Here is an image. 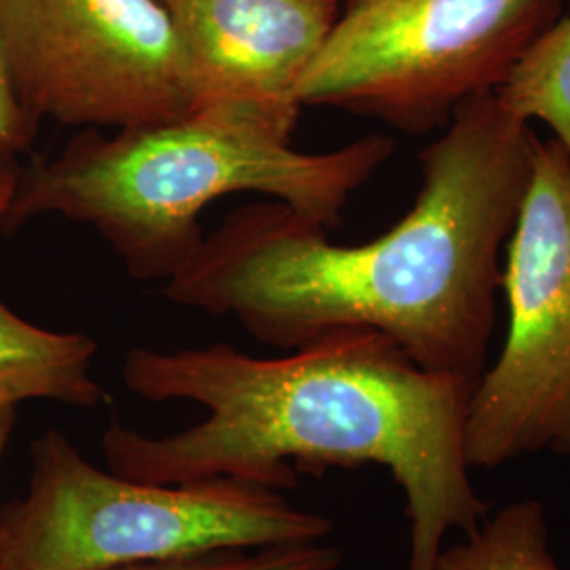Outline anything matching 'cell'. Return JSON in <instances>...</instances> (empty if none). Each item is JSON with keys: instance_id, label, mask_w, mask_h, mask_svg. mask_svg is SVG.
<instances>
[{"instance_id": "1", "label": "cell", "mask_w": 570, "mask_h": 570, "mask_svg": "<svg viewBox=\"0 0 570 570\" xmlns=\"http://www.w3.org/2000/svg\"><path fill=\"white\" fill-rule=\"evenodd\" d=\"M534 142L497 94L478 96L421 153L416 199L385 235L332 244L289 205L247 204L205 235L164 296L284 351L376 330L419 366L478 383Z\"/></svg>"}, {"instance_id": "2", "label": "cell", "mask_w": 570, "mask_h": 570, "mask_svg": "<svg viewBox=\"0 0 570 570\" xmlns=\"http://www.w3.org/2000/svg\"><path fill=\"white\" fill-rule=\"evenodd\" d=\"M121 379L146 402L205 410L204 421L167 435L112 423L104 459L122 478H230L284 492L301 473L374 463L406 492L407 570H435L446 534H473L487 513L465 452L478 383L419 366L376 330L330 332L282 357H254L225 343L134 346Z\"/></svg>"}, {"instance_id": "3", "label": "cell", "mask_w": 570, "mask_h": 570, "mask_svg": "<svg viewBox=\"0 0 570 570\" xmlns=\"http://www.w3.org/2000/svg\"><path fill=\"white\" fill-rule=\"evenodd\" d=\"M393 150V138L366 136L301 153L265 115L233 104L110 136L79 129L56 157L18 171L0 228L42 216L91 226L134 279L165 284L204 242L207 205L256 193L332 228Z\"/></svg>"}, {"instance_id": "4", "label": "cell", "mask_w": 570, "mask_h": 570, "mask_svg": "<svg viewBox=\"0 0 570 570\" xmlns=\"http://www.w3.org/2000/svg\"><path fill=\"white\" fill-rule=\"evenodd\" d=\"M28 492L0 510L2 570H108L237 548L317 543L332 520L230 478L153 484L91 465L49 429Z\"/></svg>"}, {"instance_id": "5", "label": "cell", "mask_w": 570, "mask_h": 570, "mask_svg": "<svg viewBox=\"0 0 570 570\" xmlns=\"http://www.w3.org/2000/svg\"><path fill=\"white\" fill-rule=\"evenodd\" d=\"M567 0H343L298 100L406 134L494 94Z\"/></svg>"}, {"instance_id": "6", "label": "cell", "mask_w": 570, "mask_h": 570, "mask_svg": "<svg viewBox=\"0 0 570 570\" xmlns=\"http://www.w3.org/2000/svg\"><path fill=\"white\" fill-rule=\"evenodd\" d=\"M501 289L510 330L471 395L469 468L539 452L570 459V157L558 140L534 142Z\"/></svg>"}, {"instance_id": "7", "label": "cell", "mask_w": 570, "mask_h": 570, "mask_svg": "<svg viewBox=\"0 0 570 570\" xmlns=\"http://www.w3.org/2000/svg\"><path fill=\"white\" fill-rule=\"evenodd\" d=\"M0 37L39 121L117 131L193 112L164 0H0Z\"/></svg>"}, {"instance_id": "8", "label": "cell", "mask_w": 570, "mask_h": 570, "mask_svg": "<svg viewBox=\"0 0 570 570\" xmlns=\"http://www.w3.org/2000/svg\"><path fill=\"white\" fill-rule=\"evenodd\" d=\"M183 47L193 110L233 104L287 138L298 87L341 13V0H164Z\"/></svg>"}, {"instance_id": "9", "label": "cell", "mask_w": 570, "mask_h": 570, "mask_svg": "<svg viewBox=\"0 0 570 570\" xmlns=\"http://www.w3.org/2000/svg\"><path fill=\"white\" fill-rule=\"evenodd\" d=\"M96 357L98 343L89 334L35 326L0 301V412L23 402L102 406Z\"/></svg>"}, {"instance_id": "10", "label": "cell", "mask_w": 570, "mask_h": 570, "mask_svg": "<svg viewBox=\"0 0 570 570\" xmlns=\"http://www.w3.org/2000/svg\"><path fill=\"white\" fill-rule=\"evenodd\" d=\"M494 94L518 119L546 122L570 157V18H558L530 42Z\"/></svg>"}, {"instance_id": "11", "label": "cell", "mask_w": 570, "mask_h": 570, "mask_svg": "<svg viewBox=\"0 0 570 570\" xmlns=\"http://www.w3.org/2000/svg\"><path fill=\"white\" fill-rule=\"evenodd\" d=\"M435 570H560L543 505L518 501L503 508L465 541L440 551Z\"/></svg>"}, {"instance_id": "12", "label": "cell", "mask_w": 570, "mask_h": 570, "mask_svg": "<svg viewBox=\"0 0 570 570\" xmlns=\"http://www.w3.org/2000/svg\"><path fill=\"white\" fill-rule=\"evenodd\" d=\"M341 562V550L320 546L317 541L296 546L205 551L184 558L138 562L108 570H336Z\"/></svg>"}, {"instance_id": "13", "label": "cell", "mask_w": 570, "mask_h": 570, "mask_svg": "<svg viewBox=\"0 0 570 570\" xmlns=\"http://www.w3.org/2000/svg\"><path fill=\"white\" fill-rule=\"evenodd\" d=\"M37 127L39 119L30 115L16 89L0 37V169L20 171L18 161L30 150Z\"/></svg>"}, {"instance_id": "14", "label": "cell", "mask_w": 570, "mask_h": 570, "mask_svg": "<svg viewBox=\"0 0 570 570\" xmlns=\"http://www.w3.org/2000/svg\"><path fill=\"white\" fill-rule=\"evenodd\" d=\"M16 176H18V171L0 169V220L4 218L9 204H11V197L16 190Z\"/></svg>"}, {"instance_id": "15", "label": "cell", "mask_w": 570, "mask_h": 570, "mask_svg": "<svg viewBox=\"0 0 570 570\" xmlns=\"http://www.w3.org/2000/svg\"><path fill=\"white\" fill-rule=\"evenodd\" d=\"M16 416H18L16 407L0 412V461H2V454H4V449H7L13 428H16ZM0 570H2V562H0Z\"/></svg>"}]
</instances>
